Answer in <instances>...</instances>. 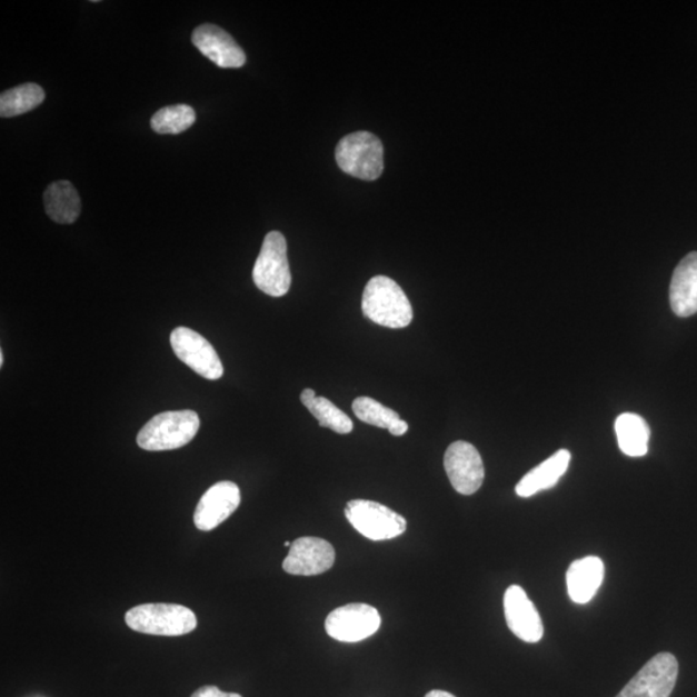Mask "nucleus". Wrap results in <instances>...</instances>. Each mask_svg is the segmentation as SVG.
Instances as JSON below:
<instances>
[{
	"label": "nucleus",
	"mask_w": 697,
	"mask_h": 697,
	"mask_svg": "<svg viewBox=\"0 0 697 697\" xmlns=\"http://www.w3.org/2000/svg\"><path fill=\"white\" fill-rule=\"evenodd\" d=\"M362 311L374 323L388 328L411 325L414 311L410 300L400 286L389 277H374L367 283L362 298Z\"/></svg>",
	"instance_id": "obj_1"
},
{
	"label": "nucleus",
	"mask_w": 697,
	"mask_h": 697,
	"mask_svg": "<svg viewBox=\"0 0 697 697\" xmlns=\"http://www.w3.org/2000/svg\"><path fill=\"white\" fill-rule=\"evenodd\" d=\"M128 628L150 636L179 637L197 628V616L190 608L175 604H147L126 614Z\"/></svg>",
	"instance_id": "obj_2"
},
{
	"label": "nucleus",
	"mask_w": 697,
	"mask_h": 697,
	"mask_svg": "<svg viewBox=\"0 0 697 697\" xmlns=\"http://www.w3.org/2000/svg\"><path fill=\"white\" fill-rule=\"evenodd\" d=\"M200 427L195 411H170L155 416L138 435V445L146 451H170L187 446Z\"/></svg>",
	"instance_id": "obj_3"
},
{
	"label": "nucleus",
	"mask_w": 697,
	"mask_h": 697,
	"mask_svg": "<svg viewBox=\"0 0 697 697\" xmlns=\"http://www.w3.org/2000/svg\"><path fill=\"white\" fill-rule=\"evenodd\" d=\"M336 162L343 172L357 179H379L384 171L382 142L371 132L350 133L336 147Z\"/></svg>",
	"instance_id": "obj_4"
},
{
	"label": "nucleus",
	"mask_w": 697,
	"mask_h": 697,
	"mask_svg": "<svg viewBox=\"0 0 697 697\" xmlns=\"http://www.w3.org/2000/svg\"><path fill=\"white\" fill-rule=\"evenodd\" d=\"M252 278L260 291L282 298L290 291L292 276L287 258V242L282 232L270 231L263 239L258 260L255 262Z\"/></svg>",
	"instance_id": "obj_5"
},
{
	"label": "nucleus",
	"mask_w": 697,
	"mask_h": 697,
	"mask_svg": "<svg viewBox=\"0 0 697 697\" xmlns=\"http://www.w3.org/2000/svg\"><path fill=\"white\" fill-rule=\"evenodd\" d=\"M346 517L360 535L372 541L396 539L407 530L405 517L386 505L371 500L349 501Z\"/></svg>",
	"instance_id": "obj_6"
},
{
	"label": "nucleus",
	"mask_w": 697,
	"mask_h": 697,
	"mask_svg": "<svg viewBox=\"0 0 697 697\" xmlns=\"http://www.w3.org/2000/svg\"><path fill=\"white\" fill-rule=\"evenodd\" d=\"M381 616L375 607L366 604H349L336 608L327 616V635L339 643L356 644L378 633Z\"/></svg>",
	"instance_id": "obj_7"
},
{
	"label": "nucleus",
	"mask_w": 697,
	"mask_h": 697,
	"mask_svg": "<svg viewBox=\"0 0 697 697\" xmlns=\"http://www.w3.org/2000/svg\"><path fill=\"white\" fill-rule=\"evenodd\" d=\"M677 678L676 656L661 653L654 656L616 697H670Z\"/></svg>",
	"instance_id": "obj_8"
},
{
	"label": "nucleus",
	"mask_w": 697,
	"mask_h": 697,
	"mask_svg": "<svg viewBox=\"0 0 697 697\" xmlns=\"http://www.w3.org/2000/svg\"><path fill=\"white\" fill-rule=\"evenodd\" d=\"M171 347L176 357L207 380H219L223 366L218 352L202 335L187 327H178L171 333Z\"/></svg>",
	"instance_id": "obj_9"
},
{
	"label": "nucleus",
	"mask_w": 697,
	"mask_h": 697,
	"mask_svg": "<svg viewBox=\"0 0 697 697\" xmlns=\"http://www.w3.org/2000/svg\"><path fill=\"white\" fill-rule=\"evenodd\" d=\"M445 469L456 491L476 494L484 485L485 467L477 448L464 440L452 444L445 454Z\"/></svg>",
	"instance_id": "obj_10"
},
{
	"label": "nucleus",
	"mask_w": 697,
	"mask_h": 697,
	"mask_svg": "<svg viewBox=\"0 0 697 697\" xmlns=\"http://www.w3.org/2000/svg\"><path fill=\"white\" fill-rule=\"evenodd\" d=\"M336 552L330 542L320 538H300L291 545L283 560V570L296 576H316L331 570Z\"/></svg>",
	"instance_id": "obj_11"
},
{
	"label": "nucleus",
	"mask_w": 697,
	"mask_h": 697,
	"mask_svg": "<svg viewBox=\"0 0 697 697\" xmlns=\"http://www.w3.org/2000/svg\"><path fill=\"white\" fill-rule=\"evenodd\" d=\"M505 619L512 635L527 644H536L544 636L540 614L519 585H511L504 595Z\"/></svg>",
	"instance_id": "obj_12"
},
{
	"label": "nucleus",
	"mask_w": 697,
	"mask_h": 697,
	"mask_svg": "<svg viewBox=\"0 0 697 697\" xmlns=\"http://www.w3.org/2000/svg\"><path fill=\"white\" fill-rule=\"evenodd\" d=\"M240 504V490L235 482L222 480L213 485L195 511V525L200 531H212L235 512Z\"/></svg>",
	"instance_id": "obj_13"
},
{
	"label": "nucleus",
	"mask_w": 697,
	"mask_h": 697,
	"mask_svg": "<svg viewBox=\"0 0 697 697\" xmlns=\"http://www.w3.org/2000/svg\"><path fill=\"white\" fill-rule=\"evenodd\" d=\"M191 42L208 60L222 69H238L246 63V53L226 30L213 23L198 27Z\"/></svg>",
	"instance_id": "obj_14"
},
{
	"label": "nucleus",
	"mask_w": 697,
	"mask_h": 697,
	"mask_svg": "<svg viewBox=\"0 0 697 697\" xmlns=\"http://www.w3.org/2000/svg\"><path fill=\"white\" fill-rule=\"evenodd\" d=\"M604 578L603 559L589 556L575 560L566 574L568 596L575 604L587 605L597 595Z\"/></svg>",
	"instance_id": "obj_15"
},
{
	"label": "nucleus",
	"mask_w": 697,
	"mask_h": 697,
	"mask_svg": "<svg viewBox=\"0 0 697 697\" xmlns=\"http://www.w3.org/2000/svg\"><path fill=\"white\" fill-rule=\"evenodd\" d=\"M669 300L678 317L687 318L697 312V252H691L678 263L673 275Z\"/></svg>",
	"instance_id": "obj_16"
},
{
	"label": "nucleus",
	"mask_w": 697,
	"mask_h": 697,
	"mask_svg": "<svg viewBox=\"0 0 697 697\" xmlns=\"http://www.w3.org/2000/svg\"><path fill=\"white\" fill-rule=\"evenodd\" d=\"M570 451L559 450L520 479L516 487L517 495L520 498H531V496L544 490H550L564 477L568 467H570Z\"/></svg>",
	"instance_id": "obj_17"
},
{
	"label": "nucleus",
	"mask_w": 697,
	"mask_h": 697,
	"mask_svg": "<svg viewBox=\"0 0 697 697\" xmlns=\"http://www.w3.org/2000/svg\"><path fill=\"white\" fill-rule=\"evenodd\" d=\"M44 208L58 223H73L80 215V198L73 183L67 180L54 181L44 191Z\"/></svg>",
	"instance_id": "obj_18"
},
{
	"label": "nucleus",
	"mask_w": 697,
	"mask_h": 697,
	"mask_svg": "<svg viewBox=\"0 0 697 697\" xmlns=\"http://www.w3.org/2000/svg\"><path fill=\"white\" fill-rule=\"evenodd\" d=\"M615 431L623 454L630 456V458H643L647 454L651 430L639 415H620L616 419Z\"/></svg>",
	"instance_id": "obj_19"
},
{
	"label": "nucleus",
	"mask_w": 697,
	"mask_h": 697,
	"mask_svg": "<svg viewBox=\"0 0 697 697\" xmlns=\"http://www.w3.org/2000/svg\"><path fill=\"white\" fill-rule=\"evenodd\" d=\"M301 402L309 412L318 420L322 428L331 429L338 435H349L352 430V421L346 412H342L338 406H335L330 399L317 397L312 389H303L301 392Z\"/></svg>",
	"instance_id": "obj_20"
},
{
	"label": "nucleus",
	"mask_w": 697,
	"mask_h": 697,
	"mask_svg": "<svg viewBox=\"0 0 697 697\" xmlns=\"http://www.w3.org/2000/svg\"><path fill=\"white\" fill-rule=\"evenodd\" d=\"M43 88L36 83H26L11 88L0 96V116L12 118L29 113L44 101Z\"/></svg>",
	"instance_id": "obj_21"
},
{
	"label": "nucleus",
	"mask_w": 697,
	"mask_h": 697,
	"mask_svg": "<svg viewBox=\"0 0 697 697\" xmlns=\"http://www.w3.org/2000/svg\"><path fill=\"white\" fill-rule=\"evenodd\" d=\"M196 111L189 106L166 107L151 118V128L160 135H179L196 123Z\"/></svg>",
	"instance_id": "obj_22"
},
{
	"label": "nucleus",
	"mask_w": 697,
	"mask_h": 697,
	"mask_svg": "<svg viewBox=\"0 0 697 697\" xmlns=\"http://www.w3.org/2000/svg\"><path fill=\"white\" fill-rule=\"evenodd\" d=\"M352 412L358 420L382 429L389 430L397 421L399 415L391 408L384 406L370 397H359L352 402Z\"/></svg>",
	"instance_id": "obj_23"
},
{
	"label": "nucleus",
	"mask_w": 697,
	"mask_h": 697,
	"mask_svg": "<svg viewBox=\"0 0 697 697\" xmlns=\"http://www.w3.org/2000/svg\"><path fill=\"white\" fill-rule=\"evenodd\" d=\"M191 697H243L242 695L235 693H223L216 686H203L191 695Z\"/></svg>",
	"instance_id": "obj_24"
},
{
	"label": "nucleus",
	"mask_w": 697,
	"mask_h": 697,
	"mask_svg": "<svg viewBox=\"0 0 697 697\" xmlns=\"http://www.w3.org/2000/svg\"><path fill=\"white\" fill-rule=\"evenodd\" d=\"M408 430V424L404 420H399L389 429L390 435L400 437L406 435Z\"/></svg>",
	"instance_id": "obj_25"
},
{
	"label": "nucleus",
	"mask_w": 697,
	"mask_h": 697,
	"mask_svg": "<svg viewBox=\"0 0 697 697\" xmlns=\"http://www.w3.org/2000/svg\"><path fill=\"white\" fill-rule=\"evenodd\" d=\"M426 697H456L455 695L442 691V690H432L426 695Z\"/></svg>",
	"instance_id": "obj_26"
},
{
	"label": "nucleus",
	"mask_w": 697,
	"mask_h": 697,
	"mask_svg": "<svg viewBox=\"0 0 697 697\" xmlns=\"http://www.w3.org/2000/svg\"><path fill=\"white\" fill-rule=\"evenodd\" d=\"M3 364H4L3 351H0V366H3Z\"/></svg>",
	"instance_id": "obj_27"
},
{
	"label": "nucleus",
	"mask_w": 697,
	"mask_h": 697,
	"mask_svg": "<svg viewBox=\"0 0 697 697\" xmlns=\"http://www.w3.org/2000/svg\"><path fill=\"white\" fill-rule=\"evenodd\" d=\"M291 545H292V542H290V541H286L285 542V547H290L291 548Z\"/></svg>",
	"instance_id": "obj_28"
}]
</instances>
